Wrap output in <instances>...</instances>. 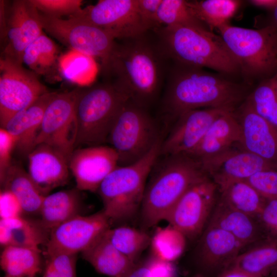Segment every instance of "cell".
I'll list each match as a JSON object with an SVG mask.
<instances>
[{
	"label": "cell",
	"mask_w": 277,
	"mask_h": 277,
	"mask_svg": "<svg viewBox=\"0 0 277 277\" xmlns=\"http://www.w3.org/2000/svg\"><path fill=\"white\" fill-rule=\"evenodd\" d=\"M230 77L202 68L176 65L165 93L164 111L176 119L185 112L197 109L234 111L245 97L246 86Z\"/></svg>",
	"instance_id": "6da1fadb"
},
{
	"label": "cell",
	"mask_w": 277,
	"mask_h": 277,
	"mask_svg": "<svg viewBox=\"0 0 277 277\" xmlns=\"http://www.w3.org/2000/svg\"><path fill=\"white\" fill-rule=\"evenodd\" d=\"M123 41L116 42L104 71L115 76L114 82L131 101L145 107L159 91L162 77L161 55L163 54L159 46H153L144 35Z\"/></svg>",
	"instance_id": "7a4b0ae2"
},
{
	"label": "cell",
	"mask_w": 277,
	"mask_h": 277,
	"mask_svg": "<svg viewBox=\"0 0 277 277\" xmlns=\"http://www.w3.org/2000/svg\"><path fill=\"white\" fill-rule=\"evenodd\" d=\"M158 31L162 53L176 65L207 68L229 77L240 74L235 58L213 31L184 26L162 27Z\"/></svg>",
	"instance_id": "3957f363"
},
{
	"label": "cell",
	"mask_w": 277,
	"mask_h": 277,
	"mask_svg": "<svg viewBox=\"0 0 277 277\" xmlns=\"http://www.w3.org/2000/svg\"><path fill=\"white\" fill-rule=\"evenodd\" d=\"M166 159L146 187L140 212L144 230L165 220L187 189L206 175L200 164L187 155Z\"/></svg>",
	"instance_id": "277c9868"
},
{
	"label": "cell",
	"mask_w": 277,
	"mask_h": 277,
	"mask_svg": "<svg viewBox=\"0 0 277 277\" xmlns=\"http://www.w3.org/2000/svg\"><path fill=\"white\" fill-rule=\"evenodd\" d=\"M162 142L137 162L117 166L101 184L97 192L102 210L112 224L129 221L140 212L146 180L160 155Z\"/></svg>",
	"instance_id": "5b68a950"
},
{
	"label": "cell",
	"mask_w": 277,
	"mask_h": 277,
	"mask_svg": "<svg viewBox=\"0 0 277 277\" xmlns=\"http://www.w3.org/2000/svg\"><path fill=\"white\" fill-rule=\"evenodd\" d=\"M129 100L114 82L80 87L75 106V149L106 143L119 111Z\"/></svg>",
	"instance_id": "8992f818"
},
{
	"label": "cell",
	"mask_w": 277,
	"mask_h": 277,
	"mask_svg": "<svg viewBox=\"0 0 277 277\" xmlns=\"http://www.w3.org/2000/svg\"><path fill=\"white\" fill-rule=\"evenodd\" d=\"M217 30L238 62L245 83L262 81L277 71V28L268 25L252 29L228 24Z\"/></svg>",
	"instance_id": "52a82bcc"
},
{
	"label": "cell",
	"mask_w": 277,
	"mask_h": 277,
	"mask_svg": "<svg viewBox=\"0 0 277 277\" xmlns=\"http://www.w3.org/2000/svg\"><path fill=\"white\" fill-rule=\"evenodd\" d=\"M160 139L144 107L129 100L119 111L107 141L117 154L118 166H123L141 159Z\"/></svg>",
	"instance_id": "ba28073f"
},
{
	"label": "cell",
	"mask_w": 277,
	"mask_h": 277,
	"mask_svg": "<svg viewBox=\"0 0 277 277\" xmlns=\"http://www.w3.org/2000/svg\"><path fill=\"white\" fill-rule=\"evenodd\" d=\"M39 13L48 34L70 50L98 58L105 70L116 44L110 34L74 15L64 19Z\"/></svg>",
	"instance_id": "9c48e42d"
},
{
	"label": "cell",
	"mask_w": 277,
	"mask_h": 277,
	"mask_svg": "<svg viewBox=\"0 0 277 277\" xmlns=\"http://www.w3.org/2000/svg\"><path fill=\"white\" fill-rule=\"evenodd\" d=\"M217 185L207 175L192 185L165 221L190 240H196L207 226L219 196Z\"/></svg>",
	"instance_id": "30bf717a"
},
{
	"label": "cell",
	"mask_w": 277,
	"mask_h": 277,
	"mask_svg": "<svg viewBox=\"0 0 277 277\" xmlns=\"http://www.w3.org/2000/svg\"><path fill=\"white\" fill-rule=\"evenodd\" d=\"M244 249L231 234L207 225L197 240L184 274L187 277H218Z\"/></svg>",
	"instance_id": "8fae6325"
},
{
	"label": "cell",
	"mask_w": 277,
	"mask_h": 277,
	"mask_svg": "<svg viewBox=\"0 0 277 277\" xmlns=\"http://www.w3.org/2000/svg\"><path fill=\"white\" fill-rule=\"evenodd\" d=\"M49 92L37 75L8 58L0 60V123L4 128L15 114Z\"/></svg>",
	"instance_id": "7c38bea8"
},
{
	"label": "cell",
	"mask_w": 277,
	"mask_h": 277,
	"mask_svg": "<svg viewBox=\"0 0 277 277\" xmlns=\"http://www.w3.org/2000/svg\"><path fill=\"white\" fill-rule=\"evenodd\" d=\"M80 90L56 93L47 106L36 145L45 144L57 150L69 160L75 149L77 132L75 106Z\"/></svg>",
	"instance_id": "4fadbf2b"
},
{
	"label": "cell",
	"mask_w": 277,
	"mask_h": 277,
	"mask_svg": "<svg viewBox=\"0 0 277 277\" xmlns=\"http://www.w3.org/2000/svg\"><path fill=\"white\" fill-rule=\"evenodd\" d=\"M125 40L145 34L148 31L138 13L137 0H100L73 15Z\"/></svg>",
	"instance_id": "5bb4252c"
},
{
	"label": "cell",
	"mask_w": 277,
	"mask_h": 277,
	"mask_svg": "<svg viewBox=\"0 0 277 277\" xmlns=\"http://www.w3.org/2000/svg\"><path fill=\"white\" fill-rule=\"evenodd\" d=\"M111 224L103 210L90 215H77L51 231L46 245V255L82 252L110 228Z\"/></svg>",
	"instance_id": "9a60e30c"
},
{
	"label": "cell",
	"mask_w": 277,
	"mask_h": 277,
	"mask_svg": "<svg viewBox=\"0 0 277 277\" xmlns=\"http://www.w3.org/2000/svg\"><path fill=\"white\" fill-rule=\"evenodd\" d=\"M118 163L114 149L102 145L75 148L69 159V167L77 189L95 192L107 176L118 166Z\"/></svg>",
	"instance_id": "2e32d148"
},
{
	"label": "cell",
	"mask_w": 277,
	"mask_h": 277,
	"mask_svg": "<svg viewBox=\"0 0 277 277\" xmlns=\"http://www.w3.org/2000/svg\"><path fill=\"white\" fill-rule=\"evenodd\" d=\"M226 111L219 108L189 110L180 115L175 126L162 142L160 154L188 155L199 144L213 122Z\"/></svg>",
	"instance_id": "e0dca14e"
},
{
	"label": "cell",
	"mask_w": 277,
	"mask_h": 277,
	"mask_svg": "<svg viewBox=\"0 0 277 277\" xmlns=\"http://www.w3.org/2000/svg\"><path fill=\"white\" fill-rule=\"evenodd\" d=\"M199 164L219 189L232 182L246 181L262 170L277 167V164L244 149L238 150L233 148Z\"/></svg>",
	"instance_id": "ac0fdd59"
},
{
	"label": "cell",
	"mask_w": 277,
	"mask_h": 277,
	"mask_svg": "<svg viewBox=\"0 0 277 277\" xmlns=\"http://www.w3.org/2000/svg\"><path fill=\"white\" fill-rule=\"evenodd\" d=\"M242 130L243 149L277 164V129L259 114L246 101L235 112Z\"/></svg>",
	"instance_id": "d6986e66"
},
{
	"label": "cell",
	"mask_w": 277,
	"mask_h": 277,
	"mask_svg": "<svg viewBox=\"0 0 277 277\" xmlns=\"http://www.w3.org/2000/svg\"><path fill=\"white\" fill-rule=\"evenodd\" d=\"M27 157L28 172L45 196L53 189L67 183L69 160L57 150L47 144H39Z\"/></svg>",
	"instance_id": "ffe728a7"
},
{
	"label": "cell",
	"mask_w": 277,
	"mask_h": 277,
	"mask_svg": "<svg viewBox=\"0 0 277 277\" xmlns=\"http://www.w3.org/2000/svg\"><path fill=\"white\" fill-rule=\"evenodd\" d=\"M242 130L234 111H226L211 124L197 146L187 155L199 163L241 144Z\"/></svg>",
	"instance_id": "44dd1931"
},
{
	"label": "cell",
	"mask_w": 277,
	"mask_h": 277,
	"mask_svg": "<svg viewBox=\"0 0 277 277\" xmlns=\"http://www.w3.org/2000/svg\"><path fill=\"white\" fill-rule=\"evenodd\" d=\"M55 93L48 92L41 95L29 106L13 115L3 128L14 138L15 149L22 155L27 157L36 146L45 111Z\"/></svg>",
	"instance_id": "7402d4cb"
},
{
	"label": "cell",
	"mask_w": 277,
	"mask_h": 277,
	"mask_svg": "<svg viewBox=\"0 0 277 277\" xmlns=\"http://www.w3.org/2000/svg\"><path fill=\"white\" fill-rule=\"evenodd\" d=\"M207 225L231 234L245 249L265 239L256 217L232 208L219 198Z\"/></svg>",
	"instance_id": "603a6c76"
},
{
	"label": "cell",
	"mask_w": 277,
	"mask_h": 277,
	"mask_svg": "<svg viewBox=\"0 0 277 277\" xmlns=\"http://www.w3.org/2000/svg\"><path fill=\"white\" fill-rule=\"evenodd\" d=\"M50 232L40 219L23 216L0 220V243L4 248L12 246L39 249L46 245Z\"/></svg>",
	"instance_id": "cb8c5ba5"
},
{
	"label": "cell",
	"mask_w": 277,
	"mask_h": 277,
	"mask_svg": "<svg viewBox=\"0 0 277 277\" xmlns=\"http://www.w3.org/2000/svg\"><path fill=\"white\" fill-rule=\"evenodd\" d=\"M43 30L38 11L29 0H24L21 13L2 56L23 64L25 50L43 33Z\"/></svg>",
	"instance_id": "d4e9b609"
},
{
	"label": "cell",
	"mask_w": 277,
	"mask_h": 277,
	"mask_svg": "<svg viewBox=\"0 0 277 277\" xmlns=\"http://www.w3.org/2000/svg\"><path fill=\"white\" fill-rule=\"evenodd\" d=\"M106 232L82 252L83 258L101 274L109 277H124L137 263L121 252L111 243Z\"/></svg>",
	"instance_id": "484cf974"
},
{
	"label": "cell",
	"mask_w": 277,
	"mask_h": 277,
	"mask_svg": "<svg viewBox=\"0 0 277 277\" xmlns=\"http://www.w3.org/2000/svg\"><path fill=\"white\" fill-rule=\"evenodd\" d=\"M80 191L75 188L45 197L41 208L40 220L50 232L66 221L81 215L83 200Z\"/></svg>",
	"instance_id": "4316f807"
},
{
	"label": "cell",
	"mask_w": 277,
	"mask_h": 277,
	"mask_svg": "<svg viewBox=\"0 0 277 277\" xmlns=\"http://www.w3.org/2000/svg\"><path fill=\"white\" fill-rule=\"evenodd\" d=\"M1 182L2 189L10 191L18 200L24 213L39 214L45 198L28 172L17 163H12Z\"/></svg>",
	"instance_id": "83f0119b"
},
{
	"label": "cell",
	"mask_w": 277,
	"mask_h": 277,
	"mask_svg": "<svg viewBox=\"0 0 277 277\" xmlns=\"http://www.w3.org/2000/svg\"><path fill=\"white\" fill-rule=\"evenodd\" d=\"M230 267L266 277L277 268V241L265 239L247 247Z\"/></svg>",
	"instance_id": "f1b7e54d"
},
{
	"label": "cell",
	"mask_w": 277,
	"mask_h": 277,
	"mask_svg": "<svg viewBox=\"0 0 277 277\" xmlns=\"http://www.w3.org/2000/svg\"><path fill=\"white\" fill-rule=\"evenodd\" d=\"M219 199L229 207L258 218L266 199L247 181H238L219 189Z\"/></svg>",
	"instance_id": "f546056e"
},
{
	"label": "cell",
	"mask_w": 277,
	"mask_h": 277,
	"mask_svg": "<svg viewBox=\"0 0 277 277\" xmlns=\"http://www.w3.org/2000/svg\"><path fill=\"white\" fill-rule=\"evenodd\" d=\"M40 249L6 246L0 256L5 274L15 277H35L41 271Z\"/></svg>",
	"instance_id": "4dcf8cb0"
},
{
	"label": "cell",
	"mask_w": 277,
	"mask_h": 277,
	"mask_svg": "<svg viewBox=\"0 0 277 277\" xmlns=\"http://www.w3.org/2000/svg\"><path fill=\"white\" fill-rule=\"evenodd\" d=\"M58 54L57 46L43 33L25 50L22 63L37 75L47 77L58 68Z\"/></svg>",
	"instance_id": "1f68e13d"
},
{
	"label": "cell",
	"mask_w": 277,
	"mask_h": 277,
	"mask_svg": "<svg viewBox=\"0 0 277 277\" xmlns=\"http://www.w3.org/2000/svg\"><path fill=\"white\" fill-rule=\"evenodd\" d=\"M242 2L239 0L188 1L194 15L212 31L229 24Z\"/></svg>",
	"instance_id": "d6a6232c"
},
{
	"label": "cell",
	"mask_w": 277,
	"mask_h": 277,
	"mask_svg": "<svg viewBox=\"0 0 277 277\" xmlns=\"http://www.w3.org/2000/svg\"><path fill=\"white\" fill-rule=\"evenodd\" d=\"M58 69L67 80L84 87L94 81L98 72L95 58L73 50L60 56Z\"/></svg>",
	"instance_id": "836d02e7"
},
{
	"label": "cell",
	"mask_w": 277,
	"mask_h": 277,
	"mask_svg": "<svg viewBox=\"0 0 277 277\" xmlns=\"http://www.w3.org/2000/svg\"><path fill=\"white\" fill-rule=\"evenodd\" d=\"M106 234L111 243L135 264L150 244L151 236L142 229L122 226L109 228Z\"/></svg>",
	"instance_id": "e575fe53"
},
{
	"label": "cell",
	"mask_w": 277,
	"mask_h": 277,
	"mask_svg": "<svg viewBox=\"0 0 277 277\" xmlns=\"http://www.w3.org/2000/svg\"><path fill=\"white\" fill-rule=\"evenodd\" d=\"M186 239L180 230L170 224L164 227H158L151 236V255L174 263L183 253Z\"/></svg>",
	"instance_id": "d590c367"
},
{
	"label": "cell",
	"mask_w": 277,
	"mask_h": 277,
	"mask_svg": "<svg viewBox=\"0 0 277 277\" xmlns=\"http://www.w3.org/2000/svg\"><path fill=\"white\" fill-rule=\"evenodd\" d=\"M246 100L259 114L277 129V71L261 81Z\"/></svg>",
	"instance_id": "8d00e7d4"
},
{
	"label": "cell",
	"mask_w": 277,
	"mask_h": 277,
	"mask_svg": "<svg viewBox=\"0 0 277 277\" xmlns=\"http://www.w3.org/2000/svg\"><path fill=\"white\" fill-rule=\"evenodd\" d=\"M157 22L161 27L184 26L210 30L196 17L188 1L185 0H162L157 13Z\"/></svg>",
	"instance_id": "74e56055"
},
{
	"label": "cell",
	"mask_w": 277,
	"mask_h": 277,
	"mask_svg": "<svg viewBox=\"0 0 277 277\" xmlns=\"http://www.w3.org/2000/svg\"><path fill=\"white\" fill-rule=\"evenodd\" d=\"M38 12L57 18L68 17L79 12L82 9L81 0H29Z\"/></svg>",
	"instance_id": "f35d334b"
},
{
	"label": "cell",
	"mask_w": 277,
	"mask_h": 277,
	"mask_svg": "<svg viewBox=\"0 0 277 277\" xmlns=\"http://www.w3.org/2000/svg\"><path fill=\"white\" fill-rule=\"evenodd\" d=\"M47 258L43 277H76L77 254L58 253Z\"/></svg>",
	"instance_id": "ab89813d"
},
{
	"label": "cell",
	"mask_w": 277,
	"mask_h": 277,
	"mask_svg": "<svg viewBox=\"0 0 277 277\" xmlns=\"http://www.w3.org/2000/svg\"><path fill=\"white\" fill-rule=\"evenodd\" d=\"M246 181L265 199L277 197V167L258 171Z\"/></svg>",
	"instance_id": "60d3db41"
},
{
	"label": "cell",
	"mask_w": 277,
	"mask_h": 277,
	"mask_svg": "<svg viewBox=\"0 0 277 277\" xmlns=\"http://www.w3.org/2000/svg\"><path fill=\"white\" fill-rule=\"evenodd\" d=\"M257 219L265 239L277 241V197L266 199Z\"/></svg>",
	"instance_id": "b9f144b4"
},
{
	"label": "cell",
	"mask_w": 277,
	"mask_h": 277,
	"mask_svg": "<svg viewBox=\"0 0 277 277\" xmlns=\"http://www.w3.org/2000/svg\"><path fill=\"white\" fill-rule=\"evenodd\" d=\"M14 138L5 129H0V181L3 179L6 172L10 167L12 153L15 149Z\"/></svg>",
	"instance_id": "7bdbcfd3"
},
{
	"label": "cell",
	"mask_w": 277,
	"mask_h": 277,
	"mask_svg": "<svg viewBox=\"0 0 277 277\" xmlns=\"http://www.w3.org/2000/svg\"><path fill=\"white\" fill-rule=\"evenodd\" d=\"M162 0H137L139 14L148 30L159 27L157 13Z\"/></svg>",
	"instance_id": "ee69618b"
},
{
	"label": "cell",
	"mask_w": 277,
	"mask_h": 277,
	"mask_svg": "<svg viewBox=\"0 0 277 277\" xmlns=\"http://www.w3.org/2000/svg\"><path fill=\"white\" fill-rule=\"evenodd\" d=\"M24 212L16 197L9 190L2 189L0 193L1 219L23 216Z\"/></svg>",
	"instance_id": "f6af8a7d"
},
{
	"label": "cell",
	"mask_w": 277,
	"mask_h": 277,
	"mask_svg": "<svg viewBox=\"0 0 277 277\" xmlns=\"http://www.w3.org/2000/svg\"><path fill=\"white\" fill-rule=\"evenodd\" d=\"M146 261L152 277H177L178 270L174 263L162 260L152 255Z\"/></svg>",
	"instance_id": "bcb514c9"
},
{
	"label": "cell",
	"mask_w": 277,
	"mask_h": 277,
	"mask_svg": "<svg viewBox=\"0 0 277 277\" xmlns=\"http://www.w3.org/2000/svg\"><path fill=\"white\" fill-rule=\"evenodd\" d=\"M124 277H152L146 260L138 262L133 268Z\"/></svg>",
	"instance_id": "7dc6e473"
},
{
	"label": "cell",
	"mask_w": 277,
	"mask_h": 277,
	"mask_svg": "<svg viewBox=\"0 0 277 277\" xmlns=\"http://www.w3.org/2000/svg\"><path fill=\"white\" fill-rule=\"evenodd\" d=\"M218 277H261L255 275L234 267H229Z\"/></svg>",
	"instance_id": "c3c4849f"
},
{
	"label": "cell",
	"mask_w": 277,
	"mask_h": 277,
	"mask_svg": "<svg viewBox=\"0 0 277 277\" xmlns=\"http://www.w3.org/2000/svg\"><path fill=\"white\" fill-rule=\"evenodd\" d=\"M248 2L254 7L270 12L277 6V0H250Z\"/></svg>",
	"instance_id": "681fc988"
},
{
	"label": "cell",
	"mask_w": 277,
	"mask_h": 277,
	"mask_svg": "<svg viewBox=\"0 0 277 277\" xmlns=\"http://www.w3.org/2000/svg\"><path fill=\"white\" fill-rule=\"evenodd\" d=\"M271 21L269 25H271L277 28V6L271 12Z\"/></svg>",
	"instance_id": "f907efd6"
},
{
	"label": "cell",
	"mask_w": 277,
	"mask_h": 277,
	"mask_svg": "<svg viewBox=\"0 0 277 277\" xmlns=\"http://www.w3.org/2000/svg\"><path fill=\"white\" fill-rule=\"evenodd\" d=\"M266 277H277V268L271 271Z\"/></svg>",
	"instance_id": "816d5d0a"
},
{
	"label": "cell",
	"mask_w": 277,
	"mask_h": 277,
	"mask_svg": "<svg viewBox=\"0 0 277 277\" xmlns=\"http://www.w3.org/2000/svg\"><path fill=\"white\" fill-rule=\"evenodd\" d=\"M3 277H15V276H13L5 274V275Z\"/></svg>",
	"instance_id": "f5cc1de1"
}]
</instances>
